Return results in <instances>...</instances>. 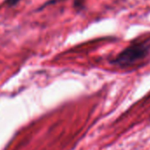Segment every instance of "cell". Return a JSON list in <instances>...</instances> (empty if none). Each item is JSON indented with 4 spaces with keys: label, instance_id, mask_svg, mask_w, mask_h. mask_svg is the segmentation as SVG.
<instances>
[{
    "label": "cell",
    "instance_id": "6da1fadb",
    "mask_svg": "<svg viewBox=\"0 0 150 150\" xmlns=\"http://www.w3.org/2000/svg\"><path fill=\"white\" fill-rule=\"evenodd\" d=\"M150 52V42L147 41H139L131 43L123 50L110 63L121 68L131 67L145 59Z\"/></svg>",
    "mask_w": 150,
    "mask_h": 150
},
{
    "label": "cell",
    "instance_id": "7a4b0ae2",
    "mask_svg": "<svg viewBox=\"0 0 150 150\" xmlns=\"http://www.w3.org/2000/svg\"><path fill=\"white\" fill-rule=\"evenodd\" d=\"M74 7L76 9H82V7H83V1L82 0H75Z\"/></svg>",
    "mask_w": 150,
    "mask_h": 150
},
{
    "label": "cell",
    "instance_id": "3957f363",
    "mask_svg": "<svg viewBox=\"0 0 150 150\" xmlns=\"http://www.w3.org/2000/svg\"><path fill=\"white\" fill-rule=\"evenodd\" d=\"M20 2V0H6V3L9 6H14Z\"/></svg>",
    "mask_w": 150,
    "mask_h": 150
},
{
    "label": "cell",
    "instance_id": "277c9868",
    "mask_svg": "<svg viewBox=\"0 0 150 150\" xmlns=\"http://www.w3.org/2000/svg\"><path fill=\"white\" fill-rule=\"evenodd\" d=\"M59 1H62V0H50V1H49L48 3H46L43 6H48V5H52V4H55V3L59 2Z\"/></svg>",
    "mask_w": 150,
    "mask_h": 150
}]
</instances>
